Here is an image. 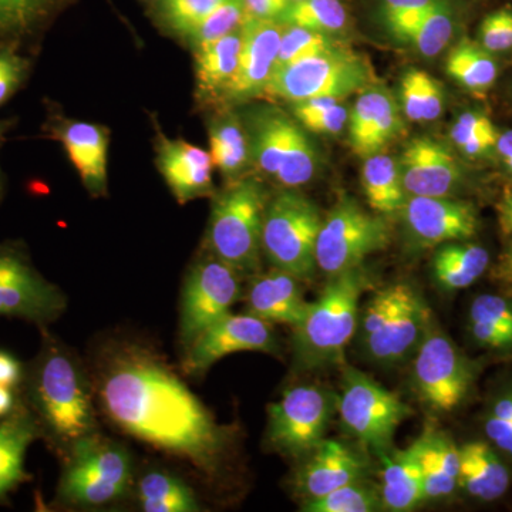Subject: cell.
<instances>
[{
    "mask_svg": "<svg viewBox=\"0 0 512 512\" xmlns=\"http://www.w3.org/2000/svg\"><path fill=\"white\" fill-rule=\"evenodd\" d=\"M37 407L60 443L72 446L97 433L89 382L72 356L59 349L46 353L35 377Z\"/></svg>",
    "mask_w": 512,
    "mask_h": 512,
    "instance_id": "obj_5",
    "label": "cell"
},
{
    "mask_svg": "<svg viewBox=\"0 0 512 512\" xmlns=\"http://www.w3.org/2000/svg\"><path fill=\"white\" fill-rule=\"evenodd\" d=\"M291 2H298V0H291Z\"/></svg>",
    "mask_w": 512,
    "mask_h": 512,
    "instance_id": "obj_57",
    "label": "cell"
},
{
    "mask_svg": "<svg viewBox=\"0 0 512 512\" xmlns=\"http://www.w3.org/2000/svg\"><path fill=\"white\" fill-rule=\"evenodd\" d=\"M349 141L357 156L380 153L404 130L402 109L392 93L373 86L360 93L349 114Z\"/></svg>",
    "mask_w": 512,
    "mask_h": 512,
    "instance_id": "obj_22",
    "label": "cell"
},
{
    "mask_svg": "<svg viewBox=\"0 0 512 512\" xmlns=\"http://www.w3.org/2000/svg\"><path fill=\"white\" fill-rule=\"evenodd\" d=\"M269 198L256 178L231 181L212 204L207 244L211 254L241 275L259 272L262 224Z\"/></svg>",
    "mask_w": 512,
    "mask_h": 512,
    "instance_id": "obj_3",
    "label": "cell"
},
{
    "mask_svg": "<svg viewBox=\"0 0 512 512\" xmlns=\"http://www.w3.org/2000/svg\"><path fill=\"white\" fill-rule=\"evenodd\" d=\"M446 72L461 87L473 93H484L497 82V60L474 40L463 39L448 53Z\"/></svg>",
    "mask_w": 512,
    "mask_h": 512,
    "instance_id": "obj_34",
    "label": "cell"
},
{
    "mask_svg": "<svg viewBox=\"0 0 512 512\" xmlns=\"http://www.w3.org/2000/svg\"><path fill=\"white\" fill-rule=\"evenodd\" d=\"M373 289L365 266L330 276L316 301L309 302L302 322L293 328V367L319 372L346 365V350L356 338L362 298Z\"/></svg>",
    "mask_w": 512,
    "mask_h": 512,
    "instance_id": "obj_2",
    "label": "cell"
},
{
    "mask_svg": "<svg viewBox=\"0 0 512 512\" xmlns=\"http://www.w3.org/2000/svg\"><path fill=\"white\" fill-rule=\"evenodd\" d=\"M338 413V396L322 386L299 384L269 404L266 441L282 456L305 458L326 439Z\"/></svg>",
    "mask_w": 512,
    "mask_h": 512,
    "instance_id": "obj_12",
    "label": "cell"
},
{
    "mask_svg": "<svg viewBox=\"0 0 512 512\" xmlns=\"http://www.w3.org/2000/svg\"><path fill=\"white\" fill-rule=\"evenodd\" d=\"M340 45L342 43L329 33L285 25L281 45H279L276 67L295 62V60L303 59V57L316 55V53L325 52V50Z\"/></svg>",
    "mask_w": 512,
    "mask_h": 512,
    "instance_id": "obj_41",
    "label": "cell"
},
{
    "mask_svg": "<svg viewBox=\"0 0 512 512\" xmlns=\"http://www.w3.org/2000/svg\"><path fill=\"white\" fill-rule=\"evenodd\" d=\"M248 117L245 128L252 163L285 188L311 183L319 157L305 128L274 107L256 110Z\"/></svg>",
    "mask_w": 512,
    "mask_h": 512,
    "instance_id": "obj_7",
    "label": "cell"
},
{
    "mask_svg": "<svg viewBox=\"0 0 512 512\" xmlns=\"http://www.w3.org/2000/svg\"><path fill=\"white\" fill-rule=\"evenodd\" d=\"M22 377V366L15 356L0 350V384L15 387Z\"/></svg>",
    "mask_w": 512,
    "mask_h": 512,
    "instance_id": "obj_52",
    "label": "cell"
},
{
    "mask_svg": "<svg viewBox=\"0 0 512 512\" xmlns=\"http://www.w3.org/2000/svg\"><path fill=\"white\" fill-rule=\"evenodd\" d=\"M467 329L480 348L512 352V301L505 296L483 293L471 302Z\"/></svg>",
    "mask_w": 512,
    "mask_h": 512,
    "instance_id": "obj_30",
    "label": "cell"
},
{
    "mask_svg": "<svg viewBox=\"0 0 512 512\" xmlns=\"http://www.w3.org/2000/svg\"><path fill=\"white\" fill-rule=\"evenodd\" d=\"M490 264V252L483 245L467 239L447 242L437 247L431 262V272L441 291L458 292L476 284L488 271Z\"/></svg>",
    "mask_w": 512,
    "mask_h": 512,
    "instance_id": "obj_29",
    "label": "cell"
},
{
    "mask_svg": "<svg viewBox=\"0 0 512 512\" xmlns=\"http://www.w3.org/2000/svg\"><path fill=\"white\" fill-rule=\"evenodd\" d=\"M323 217L298 188H285L268 201L262 224V252L275 268L301 281L315 275L316 242Z\"/></svg>",
    "mask_w": 512,
    "mask_h": 512,
    "instance_id": "obj_6",
    "label": "cell"
},
{
    "mask_svg": "<svg viewBox=\"0 0 512 512\" xmlns=\"http://www.w3.org/2000/svg\"><path fill=\"white\" fill-rule=\"evenodd\" d=\"M497 127L480 111L460 114L450 128V140L468 158H480L494 153Z\"/></svg>",
    "mask_w": 512,
    "mask_h": 512,
    "instance_id": "obj_39",
    "label": "cell"
},
{
    "mask_svg": "<svg viewBox=\"0 0 512 512\" xmlns=\"http://www.w3.org/2000/svg\"><path fill=\"white\" fill-rule=\"evenodd\" d=\"M444 110V90L439 80L423 74V123L440 119Z\"/></svg>",
    "mask_w": 512,
    "mask_h": 512,
    "instance_id": "obj_49",
    "label": "cell"
},
{
    "mask_svg": "<svg viewBox=\"0 0 512 512\" xmlns=\"http://www.w3.org/2000/svg\"><path fill=\"white\" fill-rule=\"evenodd\" d=\"M239 352L278 355V338L271 323L247 312L228 313L185 348L183 369L187 375H202L222 357Z\"/></svg>",
    "mask_w": 512,
    "mask_h": 512,
    "instance_id": "obj_14",
    "label": "cell"
},
{
    "mask_svg": "<svg viewBox=\"0 0 512 512\" xmlns=\"http://www.w3.org/2000/svg\"><path fill=\"white\" fill-rule=\"evenodd\" d=\"M210 154L214 167L227 177L229 183L238 180L245 168L251 163L247 128L237 114L222 111L212 117L208 124Z\"/></svg>",
    "mask_w": 512,
    "mask_h": 512,
    "instance_id": "obj_31",
    "label": "cell"
},
{
    "mask_svg": "<svg viewBox=\"0 0 512 512\" xmlns=\"http://www.w3.org/2000/svg\"><path fill=\"white\" fill-rule=\"evenodd\" d=\"M103 412L121 431L215 476L227 457L228 427L153 350L120 343L104 350L97 370Z\"/></svg>",
    "mask_w": 512,
    "mask_h": 512,
    "instance_id": "obj_1",
    "label": "cell"
},
{
    "mask_svg": "<svg viewBox=\"0 0 512 512\" xmlns=\"http://www.w3.org/2000/svg\"><path fill=\"white\" fill-rule=\"evenodd\" d=\"M392 228L384 215L366 211L342 195L323 218L316 242V266L328 276L362 266L370 255L389 247Z\"/></svg>",
    "mask_w": 512,
    "mask_h": 512,
    "instance_id": "obj_9",
    "label": "cell"
},
{
    "mask_svg": "<svg viewBox=\"0 0 512 512\" xmlns=\"http://www.w3.org/2000/svg\"><path fill=\"white\" fill-rule=\"evenodd\" d=\"M414 394L431 412L463 406L476 383L478 366L433 322L412 357Z\"/></svg>",
    "mask_w": 512,
    "mask_h": 512,
    "instance_id": "obj_11",
    "label": "cell"
},
{
    "mask_svg": "<svg viewBox=\"0 0 512 512\" xmlns=\"http://www.w3.org/2000/svg\"><path fill=\"white\" fill-rule=\"evenodd\" d=\"M295 119L306 131L316 134H339L348 124L349 111L342 101H338L325 109L315 111V113L302 114Z\"/></svg>",
    "mask_w": 512,
    "mask_h": 512,
    "instance_id": "obj_46",
    "label": "cell"
},
{
    "mask_svg": "<svg viewBox=\"0 0 512 512\" xmlns=\"http://www.w3.org/2000/svg\"><path fill=\"white\" fill-rule=\"evenodd\" d=\"M279 20L285 25L335 35L348 25V12L342 0H298L289 5Z\"/></svg>",
    "mask_w": 512,
    "mask_h": 512,
    "instance_id": "obj_36",
    "label": "cell"
},
{
    "mask_svg": "<svg viewBox=\"0 0 512 512\" xmlns=\"http://www.w3.org/2000/svg\"><path fill=\"white\" fill-rule=\"evenodd\" d=\"M338 414L343 427L380 457L389 453L394 434L413 410L392 390L356 367L343 365Z\"/></svg>",
    "mask_w": 512,
    "mask_h": 512,
    "instance_id": "obj_10",
    "label": "cell"
},
{
    "mask_svg": "<svg viewBox=\"0 0 512 512\" xmlns=\"http://www.w3.org/2000/svg\"><path fill=\"white\" fill-rule=\"evenodd\" d=\"M379 493L383 510L407 512L426 501L423 471L413 444L382 456Z\"/></svg>",
    "mask_w": 512,
    "mask_h": 512,
    "instance_id": "obj_28",
    "label": "cell"
},
{
    "mask_svg": "<svg viewBox=\"0 0 512 512\" xmlns=\"http://www.w3.org/2000/svg\"><path fill=\"white\" fill-rule=\"evenodd\" d=\"M495 154L500 157L505 170L512 175V130L504 131L498 136Z\"/></svg>",
    "mask_w": 512,
    "mask_h": 512,
    "instance_id": "obj_55",
    "label": "cell"
},
{
    "mask_svg": "<svg viewBox=\"0 0 512 512\" xmlns=\"http://www.w3.org/2000/svg\"><path fill=\"white\" fill-rule=\"evenodd\" d=\"M376 84L365 57L340 45L276 67L265 94L292 104L316 97L342 101Z\"/></svg>",
    "mask_w": 512,
    "mask_h": 512,
    "instance_id": "obj_4",
    "label": "cell"
},
{
    "mask_svg": "<svg viewBox=\"0 0 512 512\" xmlns=\"http://www.w3.org/2000/svg\"><path fill=\"white\" fill-rule=\"evenodd\" d=\"M242 298L241 274L217 256L202 258L185 281L180 309V338L185 348Z\"/></svg>",
    "mask_w": 512,
    "mask_h": 512,
    "instance_id": "obj_13",
    "label": "cell"
},
{
    "mask_svg": "<svg viewBox=\"0 0 512 512\" xmlns=\"http://www.w3.org/2000/svg\"><path fill=\"white\" fill-rule=\"evenodd\" d=\"M477 42L493 55L511 52L512 8L510 6L494 10L490 15L485 16L478 29Z\"/></svg>",
    "mask_w": 512,
    "mask_h": 512,
    "instance_id": "obj_45",
    "label": "cell"
},
{
    "mask_svg": "<svg viewBox=\"0 0 512 512\" xmlns=\"http://www.w3.org/2000/svg\"><path fill=\"white\" fill-rule=\"evenodd\" d=\"M400 214L407 237L419 248L467 241L480 228L476 205L457 197H407Z\"/></svg>",
    "mask_w": 512,
    "mask_h": 512,
    "instance_id": "obj_15",
    "label": "cell"
},
{
    "mask_svg": "<svg viewBox=\"0 0 512 512\" xmlns=\"http://www.w3.org/2000/svg\"><path fill=\"white\" fill-rule=\"evenodd\" d=\"M131 477L133 464L126 448L93 433L70 446L59 497L79 507H103L127 493Z\"/></svg>",
    "mask_w": 512,
    "mask_h": 512,
    "instance_id": "obj_8",
    "label": "cell"
},
{
    "mask_svg": "<svg viewBox=\"0 0 512 512\" xmlns=\"http://www.w3.org/2000/svg\"><path fill=\"white\" fill-rule=\"evenodd\" d=\"M458 450V488L480 503L503 498L511 485V471L503 454L487 440L467 441Z\"/></svg>",
    "mask_w": 512,
    "mask_h": 512,
    "instance_id": "obj_25",
    "label": "cell"
},
{
    "mask_svg": "<svg viewBox=\"0 0 512 512\" xmlns=\"http://www.w3.org/2000/svg\"><path fill=\"white\" fill-rule=\"evenodd\" d=\"M13 406H15V397H13L12 387L0 384V417L9 416Z\"/></svg>",
    "mask_w": 512,
    "mask_h": 512,
    "instance_id": "obj_56",
    "label": "cell"
},
{
    "mask_svg": "<svg viewBox=\"0 0 512 512\" xmlns=\"http://www.w3.org/2000/svg\"><path fill=\"white\" fill-rule=\"evenodd\" d=\"M423 74L424 70L409 69L400 84L404 117L414 123H423Z\"/></svg>",
    "mask_w": 512,
    "mask_h": 512,
    "instance_id": "obj_47",
    "label": "cell"
},
{
    "mask_svg": "<svg viewBox=\"0 0 512 512\" xmlns=\"http://www.w3.org/2000/svg\"><path fill=\"white\" fill-rule=\"evenodd\" d=\"M222 2L224 0H163L165 25L188 39Z\"/></svg>",
    "mask_w": 512,
    "mask_h": 512,
    "instance_id": "obj_42",
    "label": "cell"
},
{
    "mask_svg": "<svg viewBox=\"0 0 512 512\" xmlns=\"http://www.w3.org/2000/svg\"><path fill=\"white\" fill-rule=\"evenodd\" d=\"M413 447L423 471L426 501L444 500L456 493L460 450L453 437L431 424L414 441Z\"/></svg>",
    "mask_w": 512,
    "mask_h": 512,
    "instance_id": "obj_26",
    "label": "cell"
},
{
    "mask_svg": "<svg viewBox=\"0 0 512 512\" xmlns=\"http://www.w3.org/2000/svg\"><path fill=\"white\" fill-rule=\"evenodd\" d=\"M245 20L244 0H224L204 22L195 29L188 40L192 47L214 42L241 29Z\"/></svg>",
    "mask_w": 512,
    "mask_h": 512,
    "instance_id": "obj_43",
    "label": "cell"
},
{
    "mask_svg": "<svg viewBox=\"0 0 512 512\" xmlns=\"http://www.w3.org/2000/svg\"><path fill=\"white\" fill-rule=\"evenodd\" d=\"M383 510L379 488L365 480L343 485L332 493L303 501L305 512H375Z\"/></svg>",
    "mask_w": 512,
    "mask_h": 512,
    "instance_id": "obj_38",
    "label": "cell"
},
{
    "mask_svg": "<svg viewBox=\"0 0 512 512\" xmlns=\"http://www.w3.org/2000/svg\"><path fill=\"white\" fill-rule=\"evenodd\" d=\"M138 503L147 512L200 511L197 495L180 478L151 471L138 481Z\"/></svg>",
    "mask_w": 512,
    "mask_h": 512,
    "instance_id": "obj_35",
    "label": "cell"
},
{
    "mask_svg": "<svg viewBox=\"0 0 512 512\" xmlns=\"http://www.w3.org/2000/svg\"><path fill=\"white\" fill-rule=\"evenodd\" d=\"M55 133L87 191L94 197L106 195L109 131L86 121H64Z\"/></svg>",
    "mask_w": 512,
    "mask_h": 512,
    "instance_id": "obj_24",
    "label": "cell"
},
{
    "mask_svg": "<svg viewBox=\"0 0 512 512\" xmlns=\"http://www.w3.org/2000/svg\"><path fill=\"white\" fill-rule=\"evenodd\" d=\"M302 460L293 477V488L303 501L315 500L343 485L365 480L367 474L365 458L336 440H323Z\"/></svg>",
    "mask_w": 512,
    "mask_h": 512,
    "instance_id": "obj_20",
    "label": "cell"
},
{
    "mask_svg": "<svg viewBox=\"0 0 512 512\" xmlns=\"http://www.w3.org/2000/svg\"><path fill=\"white\" fill-rule=\"evenodd\" d=\"M52 3L53 0H0V35L29 29Z\"/></svg>",
    "mask_w": 512,
    "mask_h": 512,
    "instance_id": "obj_44",
    "label": "cell"
},
{
    "mask_svg": "<svg viewBox=\"0 0 512 512\" xmlns=\"http://www.w3.org/2000/svg\"><path fill=\"white\" fill-rule=\"evenodd\" d=\"M66 308L59 288L47 282L19 256L0 254V316L45 323Z\"/></svg>",
    "mask_w": 512,
    "mask_h": 512,
    "instance_id": "obj_17",
    "label": "cell"
},
{
    "mask_svg": "<svg viewBox=\"0 0 512 512\" xmlns=\"http://www.w3.org/2000/svg\"><path fill=\"white\" fill-rule=\"evenodd\" d=\"M157 167L180 204L214 195L210 151L157 130Z\"/></svg>",
    "mask_w": 512,
    "mask_h": 512,
    "instance_id": "obj_21",
    "label": "cell"
},
{
    "mask_svg": "<svg viewBox=\"0 0 512 512\" xmlns=\"http://www.w3.org/2000/svg\"><path fill=\"white\" fill-rule=\"evenodd\" d=\"M456 33V12L448 0H437L414 30L412 43L424 57L439 56L453 40Z\"/></svg>",
    "mask_w": 512,
    "mask_h": 512,
    "instance_id": "obj_37",
    "label": "cell"
},
{
    "mask_svg": "<svg viewBox=\"0 0 512 512\" xmlns=\"http://www.w3.org/2000/svg\"><path fill=\"white\" fill-rule=\"evenodd\" d=\"M436 2L437 0H382V18L387 25L400 16L429 8Z\"/></svg>",
    "mask_w": 512,
    "mask_h": 512,
    "instance_id": "obj_51",
    "label": "cell"
},
{
    "mask_svg": "<svg viewBox=\"0 0 512 512\" xmlns=\"http://www.w3.org/2000/svg\"><path fill=\"white\" fill-rule=\"evenodd\" d=\"M485 440L512 460V380L488 400L481 419Z\"/></svg>",
    "mask_w": 512,
    "mask_h": 512,
    "instance_id": "obj_40",
    "label": "cell"
},
{
    "mask_svg": "<svg viewBox=\"0 0 512 512\" xmlns=\"http://www.w3.org/2000/svg\"><path fill=\"white\" fill-rule=\"evenodd\" d=\"M494 278L512 286V238L510 244L504 249L503 254L498 258L497 265L494 268Z\"/></svg>",
    "mask_w": 512,
    "mask_h": 512,
    "instance_id": "obj_53",
    "label": "cell"
},
{
    "mask_svg": "<svg viewBox=\"0 0 512 512\" xmlns=\"http://www.w3.org/2000/svg\"><path fill=\"white\" fill-rule=\"evenodd\" d=\"M36 436L35 421L26 412L13 413L0 423V498L28 478L26 451Z\"/></svg>",
    "mask_w": 512,
    "mask_h": 512,
    "instance_id": "obj_33",
    "label": "cell"
},
{
    "mask_svg": "<svg viewBox=\"0 0 512 512\" xmlns=\"http://www.w3.org/2000/svg\"><path fill=\"white\" fill-rule=\"evenodd\" d=\"M498 224L504 235L512 238V190H508L501 198L497 207Z\"/></svg>",
    "mask_w": 512,
    "mask_h": 512,
    "instance_id": "obj_54",
    "label": "cell"
},
{
    "mask_svg": "<svg viewBox=\"0 0 512 512\" xmlns=\"http://www.w3.org/2000/svg\"><path fill=\"white\" fill-rule=\"evenodd\" d=\"M291 0H244L245 19L279 20Z\"/></svg>",
    "mask_w": 512,
    "mask_h": 512,
    "instance_id": "obj_50",
    "label": "cell"
},
{
    "mask_svg": "<svg viewBox=\"0 0 512 512\" xmlns=\"http://www.w3.org/2000/svg\"><path fill=\"white\" fill-rule=\"evenodd\" d=\"M302 282L275 266L265 274L258 272L245 293L247 313L271 325L278 323L296 328L309 306L303 295Z\"/></svg>",
    "mask_w": 512,
    "mask_h": 512,
    "instance_id": "obj_23",
    "label": "cell"
},
{
    "mask_svg": "<svg viewBox=\"0 0 512 512\" xmlns=\"http://www.w3.org/2000/svg\"><path fill=\"white\" fill-rule=\"evenodd\" d=\"M284 29L281 20H244L238 69L222 96V103H244L265 94L278 62Z\"/></svg>",
    "mask_w": 512,
    "mask_h": 512,
    "instance_id": "obj_16",
    "label": "cell"
},
{
    "mask_svg": "<svg viewBox=\"0 0 512 512\" xmlns=\"http://www.w3.org/2000/svg\"><path fill=\"white\" fill-rule=\"evenodd\" d=\"M26 62L9 47L0 49V106L18 90L26 74Z\"/></svg>",
    "mask_w": 512,
    "mask_h": 512,
    "instance_id": "obj_48",
    "label": "cell"
},
{
    "mask_svg": "<svg viewBox=\"0 0 512 512\" xmlns=\"http://www.w3.org/2000/svg\"><path fill=\"white\" fill-rule=\"evenodd\" d=\"M433 322L430 306L413 286L392 318L370 338L360 342L359 348L375 365H403L412 360Z\"/></svg>",
    "mask_w": 512,
    "mask_h": 512,
    "instance_id": "obj_19",
    "label": "cell"
},
{
    "mask_svg": "<svg viewBox=\"0 0 512 512\" xmlns=\"http://www.w3.org/2000/svg\"><path fill=\"white\" fill-rule=\"evenodd\" d=\"M399 164L407 197H456L466 187L463 165L433 138L410 141Z\"/></svg>",
    "mask_w": 512,
    "mask_h": 512,
    "instance_id": "obj_18",
    "label": "cell"
},
{
    "mask_svg": "<svg viewBox=\"0 0 512 512\" xmlns=\"http://www.w3.org/2000/svg\"><path fill=\"white\" fill-rule=\"evenodd\" d=\"M242 33L237 32L194 47L195 53V96L201 103L221 101L225 90L238 69L241 55Z\"/></svg>",
    "mask_w": 512,
    "mask_h": 512,
    "instance_id": "obj_27",
    "label": "cell"
},
{
    "mask_svg": "<svg viewBox=\"0 0 512 512\" xmlns=\"http://www.w3.org/2000/svg\"><path fill=\"white\" fill-rule=\"evenodd\" d=\"M362 185L367 204L384 217L402 212L407 194L400 164L387 154L366 157L362 168Z\"/></svg>",
    "mask_w": 512,
    "mask_h": 512,
    "instance_id": "obj_32",
    "label": "cell"
}]
</instances>
